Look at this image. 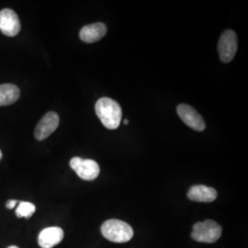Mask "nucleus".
I'll return each instance as SVG.
<instances>
[{
	"label": "nucleus",
	"mask_w": 248,
	"mask_h": 248,
	"mask_svg": "<svg viewBox=\"0 0 248 248\" xmlns=\"http://www.w3.org/2000/svg\"><path fill=\"white\" fill-rule=\"evenodd\" d=\"M18 248V247H16V246H11V247H9V248Z\"/></svg>",
	"instance_id": "16"
},
{
	"label": "nucleus",
	"mask_w": 248,
	"mask_h": 248,
	"mask_svg": "<svg viewBox=\"0 0 248 248\" xmlns=\"http://www.w3.org/2000/svg\"><path fill=\"white\" fill-rule=\"evenodd\" d=\"M102 235L113 243H126L133 238V228L126 222L111 219L101 226Z\"/></svg>",
	"instance_id": "2"
},
{
	"label": "nucleus",
	"mask_w": 248,
	"mask_h": 248,
	"mask_svg": "<svg viewBox=\"0 0 248 248\" xmlns=\"http://www.w3.org/2000/svg\"><path fill=\"white\" fill-rule=\"evenodd\" d=\"M60 123L59 116L55 112L46 113L36 125L34 136L38 141H44L55 132Z\"/></svg>",
	"instance_id": "7"
},
{
	"label": "nucleus",
	"mask_w": 248,
	"mask_h": 248,
	"mask_svg": "<svg viewBox=\"0 0 248 248\" xmlns=\"http://www.w3.org/2000/svg\"><path fill=\"white\" fill-rule=\"evenodd\" d=\"M96 113L102 124L108 130H116L122 122L123 111L120 104L114 99L101 98L95 106Z\"/></svg>",
	"instance_id": "1"
},
{
	"label": "nucleus",
	"mask_w": 248,
	"mask_h": 248,
	"mask_svg": "<svg viewBox=\"0 0 248 248\" xmlns=\"http://www.w3.org/2000/svg\"><path fill=\"white\" fill-rule=\"evenodd\" d=\"M187 198L198 202H213L217 199V191L211 186L197 185L190 187Z\"/></svg>",
	"instance_id": "11"
},
{
	"label": "nucleus",
	"mask_w": 248,
	"mask_h": 248,
	"mask_svg": "<svg viewBox=\"0 0 248 248\" xmlns=\"http://www.w3.org/2000/svg\"><path fill=\"white\" fill-rule=\"evenodd\" d=\"M237 36L232 30L222 33L218 43V53L222 62H230L237 52Z\"/></svg>",
	"instance_id": "4"
},
{
	"label": "nucleus",
	"mask_w": 248,
	"mask_h": 248,
	"mask_svg": "<svg viewBox=\"0 0 248 248\" xmlns=\"http://www.w3.org/2000/svg\"><path fill=\"white\" fill-rule=\"evenodd\" d=\"M20 26L19 18L15 11L9 9L0 11V31L4 35L9 37L18 35Z\"/></svg>",
	"instance_id": "8"
},
{
	"label": "nucleus",
	"mask_w": 248,
	"mask_h": 248,
	"mask_svg": "<svg viewBox=\"0 0 248 248\" xmlns=\"http://www.w3.org/2000/svg\"><path fill=\"white\" fill-rule=\"evenodd\" d=\"M70 167L81 179L86 181L96 179L100 172L98 163L92 159L73 157L70 161Z\"/></svg>",
	"instance_id": "5"
},
{
	"label": "nucleus",
	"mask_w": 248,
	"mask_h": 248,
	"mask_svg": "<svg viewBox=\"0 0 248 248\" xmlns=\"http://www.w3.org/2000/svg\"><path fill=\"white\" fill-rule=\"evenodd\" d=\"M18 203V201H16V200H10L9 201L7 204H6V207L9 209V210H11V209H13V208H15V206L17 205Z\"/></svg>",
	"instance_id": "14"
},
{
	"label": "nucleus",
	"mask_w": 248,
	"mask_h": 248,
	"mask_svg": "<svg viewBox=\"0 0 248 248\" xmlns=\"http://www.w3.org/2000/svg\"><path fill=\"white\" fill-rule=\"evenodd\" d=\"M177 112L182 122L191 129L198 132H202L205 130L206 124L203 118L194 108L186 104H180L177 106Z\"/></svg>",
	"instance_id": "6"
},
{
	"label": "nucleus",
	"mask_w": 248,
	"mask_h": 248,
	"mask_svg": "<svg viewBox=\"0 0 248 248\" xmlns=\"http://www.w3.org/2000/svg\"><path fill=\"white\" fill-rule=\"evenodd\" d=\"M222 227L213 220L197 222L193 226L191 237L201 243H214L222 235Z\"/></svg>",
	"instance_id": "3"
},
{
	"label": "nucleus",
	"mask_w": 248,
	"mask_h": 248,
	"mask_svg": "<svg viewBox=\"0 0 248 248\" xmlns=\"http://www.w3.org/2000/svg\"><path fill=\"white\" fill-rule=\"evenodd\" d=\"M107 26L104 23L97 22L83 27L79 32L80 39L88 44L98 42L106 35Z\"/></svg>",
	"instance_id": "10"
},
{
	"label": "nucleus",
	"mask_w": 248,
	"mask_h": 248,
	"mask_svg": "<svg viewBox=\"0 0 248 248\" xmlns=\"http://www.w3.org/2000/svg\"><path fill=\"white\" fill-rule=\"evenodd\" d=\"M63 238V231L60 227H48L42 231L38 236V244L42 248H53Z\"/></svg>",
	"instance_id": "9"
},
{
	"label": "nucleus",
	"mask_w": 248,
	"mask_h": 248,
	"mask_svg": "<svg viewBox=\"0 0 248 248\" xmlns=\"http://www.w3.org/2000/svg\"><path fill=\"white\" fill-rule=\"evenodd\" d=\"M20 96L17 86L12 84L0 85V106H8L15 103Z\"/></svg>",
	"instance_id": "12"
},
{
	"label": "nucleus",
	"mask_w": 248,
	"mask_h": 248,
	"mask_svg": "<svg viewBox=\"0 0 248 248\" xmlns=\"http://www.w3.org/2000/svg\"><path fill=\"white\" fill-rule=\"evenodd\" d=\"M36 207L34 204L28 202H20L16 210V215L18 218H31L35 213Z\"/></svg>",
	"instance_id": "13"
},
{
	"label": "nucleus",
	"mask_w": 248,
	"mask_h": 248,
	"mask_svg": "<svg viewBox=\"0 0 248 248\" xmlns=\"http://www.w3.org/2000/svg\"><path fill=\"white\" fill-rule=\"evenodd\" d=\"M124 124H125V125H126V124H129V121H128V120H125V121H124Z\"/></svg>",
	"instance_id": "15"
},
{
	"label": "nucleus",
	"mask_w": 248,
	"mask_h": 248,
	"mask_svg": "<svg viewBox=\"0 0 248 248\" xmlns=\"http://www.w3.org/2000/svg\"><path fill=\"white\" fill-rule=\"evenodd\" d=\"M1 158H2V152L0 150V160H1Z\"/></svg>",
	"instance_id": "17"
}]
</instances>
